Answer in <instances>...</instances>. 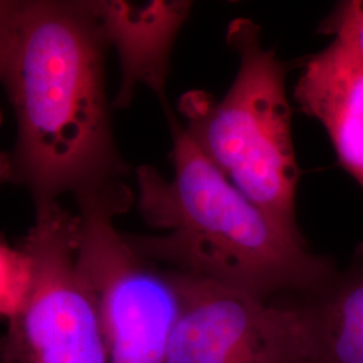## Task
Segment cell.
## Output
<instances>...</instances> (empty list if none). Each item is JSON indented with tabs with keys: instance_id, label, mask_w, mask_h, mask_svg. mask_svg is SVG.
<instances>
[{
	"instance_id": "obj_1",
	"label": "cell",
	"mask_w": 363,
	"mask_h": 363,
	"mask_svg": "<svg viewBox=\"0 0 363 363\" xmlns=\"http://www.w3.org/2000/svg\"><path fill=\"white\" fill-rule=\"evenodd\" d=\"M108 45L94 1H21L0 34V84L18 124L13 182L35 208L127 184L105 91Z\"/></svg>"
},
{
	"instance_id": "obj_2",
	"label": "cell",
	"mask_w": 363,
	"mask_h": 363,
	"mask_svg": "<svg viewBox=\"0 0 363 363\" xmlns=\"http://www.w3.org/2000/svg\"><path fill=\"white\" fill-rule=\"evenodd\" d=\"M174 175L136 169L138 208L162 234L128 235L142 255L178 272L262 301L279 295L311 298L337 274L331 259L312 253L300 232L240 191L195 144L169 108Z\"/></svg>"
},
{
	"instance_id": "obj_3",
	"label": "cell",
	"mask_w": 363,
	"mask_h": 363,
	"mask_svg": "<svg viewBox=\"0 0 363 363\" xmlns=\"http://www.w3.org/2000/svg\"><path fill=\"white\" fill-rule=\"evenodd\" d=\"M238 55L237 74L222 99L208 91L184 93V130L234 186L284 228L298 232V169L286 97V67L261 39L252 19L228 27Z\"/></svg>"
},
{
	"instance_id": "obj_4",
	"label": "cell",
	"mask_w": 363,
	"mask_h": 363,
	"mask_svg": "<svg viewBox=\"0 0 363 363\" xmlns=\"http://www.w3.org/2000/svg\"><path fill=\"white\" fill-rule=\"evenodd\" d=\"M76 201L78 267L96 300L108 363H164L183 303L182 273L142 255L115 228L133 201L127 184Z\"/></svg>"
},
{
	"instance_id": "obj_5",
	"label": "cell",
	"mask_w": 363,
	"mask_h": 363,
	"mask_svg": "<svg viewBox=\"0 0 363 363\" xmlns=\"http://www.w3.org/2000/svg\"><path fill=\"white\" fill-rule=\"evenodd\" d=\"M76 234L77 214L60 202L35 208L22 245L33 264V286L1 342L7 361L108 363L96 300L78 267Z\"/></svg>"
},
{
	"instance_id": "obj_6",
	"label": "cell",
	"mask_w": 363,
	"mask_h": 363,
	"mask_svg": "<svg viewBox=\"0 0 363 363\" xmlns=\"http://www.w3.org/2000/svg\"><path fill=\"white\" fill-rule=\"evenodd\" d=\"M182 286L164 363H318L304 300L273 304L184 273Z\"/></svg>"
},
{
	"instance_id": "obj_7",
	"label": "cell",
	"mask_w": 363,
	"mask_h": 363,
	"mask_svg": "<svg viewBox=\"0 0 363 363\" xmlns=\"http://www.w3.org/2000/svg\"><path fill=\"white\" fill-rule=\"evenodd\" d=\"M295 99L325 127L339 163L363 187L362 60L334 39L306 62Z\"/></svg>"
},
{
	"instance_id": "obj_8",
	"label": "cell",
	"mask_w": 363,
	"mask_h": 363,
	"mask_svg": "<svg viewBox=\"0 0 363 363\" xmlns=\"http://www.w3.org/2000/svg\"><path fill=\"white\" fill-rule=\"evenodd\" d=\"M109 43H115L123 64V88L115 106L128 104L138 82L148 85L169 108L164 79L172 42L186 21L189 1H94Z\"/></svg>"
},
{
	"instance_id": "obj_9",
	"label": "cell",
	"mask_w": 363,
	"mask_h": 363,
	"mask_svg": "<svg viewBox=\"0 0 363 363\" xmlns=\"http://www.w3.org/2000/svg\"><path fill=\"white\" fill-rule=\"evenodd\" d=\"M303 300L311 318L318 363H363V244L320 294Z\"/></svg>"
},
{
	"instance_id": "obj_10",
	"label": "cell",
	"mask_w": 363,
	"mask_h": 363,
	"mask_svg": "<svg viewBox=\"0 0 363 363\" xmlns=\"http://www.w3.org/2000/svg\"><path fill=\"white\" fill-rule=\"evenodd\" d=\"M33 286V264L23 247L0 240V319L9 323L23 311Z\"/></svg>"
},
{
	"instance_id": "obj_11",
	"label": "cell",
	"mask_w": 363,
	"mask_h": 363,
	"mask_svg": "<svg viewBox=\"0 0 363 363\" xmlns=\"http://www.w3.org/2000/svg\"><path fill=\"white\" fill-rule=\"evenodd\" d=\"M320 30L347 46L363 61V0L339 3Z\"/></svg>"
},
{
	"instance_id": "obj_12",
	"label": "cell",
	"mask_w": 363,
	"mask_h": 363,
	"mask_svg": "<svg viewBox=\"0 0 363 363\" xmlns=\"http://www.w3.org/2000/svg\"><path fill=\"white\" fill-rule=\"evenodd\" d=\"M21 1L0 0V33L11 22Z\"/></svg>"
},
{
	"instance_id": "obj_13",
	"label": "cell",
	"mask_w": 363,
	"mask_h": 363,
	"mask_svg": "<svg viewBox=\"0 0 363 363\" xmlns=\"http://www.w3.org/2000/svg\"><path fill=\"white\" fill-rule=\"evenodd\" d=\"M1 121V113H0ZM6 182H13V163L11 157L4 152H0V186Z\"/></svg>"
}]
</instances>
